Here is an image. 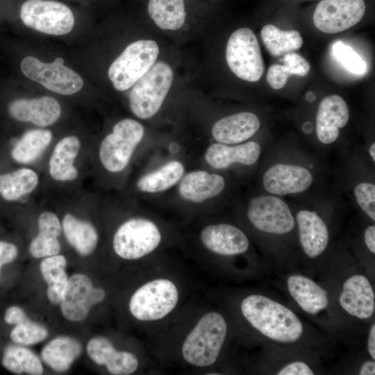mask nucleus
Returning a JSON list of instances; mask_svg holds the SVG:
<instances>
[{
  "mask_svg": "<svg viewBox=\"0 0 375 375\" xmlns=\"http://www.w3.org/2000/svg\"><path fill=\"white\" fill-rule=\"evenodd\" d=\"M367 351L371 358L375 360V324L373 323L370 327L368 340Z\"/></svg>",
  "mask_w": 375,
  "mask_h": 375,
  "instance_id": "obj_45",
  "label": "nucleus"
},
{
  "mask_svg": "<svg viewBox=\"0 0 375 375\" xmlns=\"http://www.w3.org/2000/svg\"><path fill=\"white\" fill-rule=\"evenodd\" d=\"M226 333L227 324L222 315L216 312L205 314L183 342V358L197 367L213 365L219 357Z\"/></svg>",
  "mask_w": 375,
  "mask_h": 375,
  "instance_id": "obj_6",
  "label": "nucleus"
},
{
  "mask_svg": "<svg viewBox=\"0 0 375 375\" xmlns=\"http://www.w3.org/2000/svg\"><path fill=\"white\" fill-rule=\"evenodd\" d=\"M265 146L260 141L248 140L236 144H211L205 152V160L212 168L225 170L235 166L255 167L260 165Z\"/></svg>",
  "mask_w": 375,
  "mask_h": 375,
  "instance_id": "obj_18",
  "label": "nucleus"
},
{
  "mask_svg": "<svg viewBox=\"0 0 375 375\" xmlns=\"http://www.w3.org/2000/svg\"><path fill=\"white\" fill-rule=\"evenodd\" d=\"M19 15L26 26L53 35L69 33L75 22L71 8L55 0H25L19 8Z\"/></svg>",
  "mask_w": 375,
  "mask_h": 375,
  "instance_id": "obj_12",
  "label": "nucleus"
},
{
  "mask_svg": "<svg viewBox=\"0 0 375 375\" xmlns=\"http://www.w3.org/2000/svg\"><path fill=\"white\" fill-rule=\"evenodd\" d=\"M181 178L178 185L180 196L195 203L218 197L227 185L226 180L222 175L203 170L188 172Z\"/></svg>",
  "mask_w": 375,
  "mask_h": 375,
  "instance_id": "obj_25",
  "label": "nucleus"
},
{
  "mask_svg": "<svg viewBox=\"0 0 375 375\" xmlns=\"http://www.w3.org/2000/svg\"><path fill=\"white\" fill-rule=\"evenodd\" d=\"M258 171L260 192L283 198L302 197L328 186L324 156L294 144H268Z\"/></svg>",
  "mask_w": 375,
  "mask_h": 375,
  "instance_id": "obj_1",
  "label": "nucleus"
},
{
  "mask_svg": "<svg viewBox=\"0 0 375 375\" xmlns=\"http://www.w3.org/2000/svg\"><path fill=\"white\" fill-rule=\"evenodd\" d=\"M338 301L343 310L358 319H368L374 314V291L362 274H352L344 281Z\"/></svg>",
  "mask_w": 375,
  "mask_h": 375,
  "instance_id": "obj_20",
  "label": "nucleus"
},
{
  "mask_svg": "<svg viewBox=\"0 0 375 375\" xmlns=\"http://www.w3.org/2000/svg\"><path fill=\"white\" fill-rule=\"evenodd\" d=\"M51 131L42 128L26 131L19 139L6 147L0 154V166L3 163L28 165L35 161L52 140Z\"/></svg>",
  "mask_w": 375,
  "mask_h": 375,
  "instance_id": "obj_24",
  "label": "nucleus"
},
{
  "mask_svg": "<svg viewBox=\"0 0 375 375\" xmlns=\"http://www.w3.org/2000/svg\"><path fill=\"white\" fill-rule=\"evenodd\" d=\"M1 365L6 370L15 374L40 375L44 371L39 358L28 349L17 344H9L4 348Z\"/></svg>",
  "mask_w": 375,
  "mask_h": 375,
  "instance_id": "obj_34",
  "label": "nucleus"
},
{
  "mask_svg": "<svg viewBox=\"0 0 375 375\" xmlns=\"http://www.w3.org/2000/svg\"><path fill=\"white\" fill-rule=\"evenodd\" d=\"M105 297V291L94 287L87 276L75 274L68 278L60 302L61 312L69 321H83L91 308L103 301Z\"/></svg>",
  "mask_w": 375,
  "mask_h": 375,
  "instance_id": "obj_17",
  "label": "nucleus"
},
{
  "mask_svg": "<svg viewBox=\"0 0 375 375\" xmlns=\"http://www.w3.org/2000/svg\"><path fill=\"white\" fill-rule=\"evenodd\" d=\"M173 81L171 67L163 61L155 62L133 85L129 106L140 119H148L160 110Z\"/></svg>",
  "mask_w": 375,
  "mask_h": 375,
  "instance_id": "obj_7",
  "label": "nucleus"
},
{
  "mask_svg": "<svg viewBox=\"0 0 375 375\" xmlns=\"http://www.w3.org/2000/svg\"><path fill=\"white\" fill-rule=\"evenodd\" d=\"M147 8L150 17L162 29L175 31L185 22L184 0H149Z\"/></svg>",
  "mask_w": 375,
  "mask_h": 375,
  "instance_id": "obj_35",
  "label": "nucleus"
},
{
  "mask_svg": "<svg viewBox=\"0 0 375 375\" xmlns=\"http://www.w3.org/2000/svg\"><path fill=\"white\" fill-rule=\"evenodd\" d=\"M240 309L253 328L278 343H294L303 334V326L299 317L285 306L267 297L249 295L242 300Z\"/></svg>",
  "mask_w": 375,
  "mask_h": 375,
  "instance_id": "obj_4",
  "label": "nucleus"
},
{
  "mask_svg": "<svg viewBox=\"0 0 375 375\" xmlns=\"http://www.w3.org/2000/svg\"><path fill=\"white\" fill-rule=\"evenodd\" d=\"M184 171V166L181 162L170 161L142 176L137 182V188L140 191L148 193L165 191L181 179Z\"/></svg>",
  "mask_w": 375,
  "mask_h": 375,
  "instance_id": "obj_33",
  "label": "nucleus"
},
{
  "mask_svg": "<svg viewBox=\"0 0 375 375\" xmlns=\"http://www.w3.org/2000/svg\"><path fill=\"white\" fill-rule=\"evenodd\" d=\"M200 239L208 250L225 256L242 254L250 246L249 240L243 231L226 223L204 227L201 231Z\"/></svg>",
  "mask_w": 375,
  "mask_h": 375,
  "instance_id": "obj_21",
  "label": "nucleus"
},
{
  "mask_svg": "<svg viewBox=\"0 0 375 375\" xmlns=\"http://www.w3.org/2000/svg\"><path fill=\"white\" fill-rule=\"evenodd\" d=\"M306 99L308 102L312 103L316 99V95L313 92L310 91L306 93Z\"/></svg>",
  "mask_w": 375,
  "mask_h": 375,
  "instance_id": "obj_47",
  "label": "nucleus"
},
{
  "mask_svg": "<svg viewBox=\"0 0 375 375\" xmlns=\"http://www.w3.org/2000/svg\"><path fill=\"white\" fill-rule=\"evenodd\" d=\"M82 351L81 344L68 336H60L51 340L42 350L44 362L58 372L69 369Z\"/></svg>",
  "mask_w": 375,
  "mask_h": 375,
  "instance_id": "obj_31",
  "label": "nucleus"
},
{
  "mask_svg": "<svg viewBox=\"0 0 375 375\" xmlns=\"http://www.w3.org/2000/svg\"><path fill=\"white\" fill-rule=\"evenodd\" d=\"M81 150V141L76 135L61 138L55 145L49 160V174L56 181H72L78 176L75 160Z\"/></svg>",
  "mask_w": 375,
  "mask_h": 375,
  "instance_id": "obj_28",
  "label": "nucleus"
},
{
  "mask_svg": "<svg viewBox=\"0 0 375 375\" xmlns=\"http://www.w3.org/2000/svg\"><path fill=\"white\" fill-rule=\"evenodd\" d=\"M261 122L251 112H240L222 117L212 126L213 139L218 143L236 144L252 138L259 131Z\"/></svg>",
  "mask_w": 375,
  "mask_h": 375,
  "instance_id": "obj_22",
  "label": "nucleus"
},
{
  "mask_svg": "<svg viewBox=\"0 0 375 375\" xmlns=\"http://www.w3.org/2000/svg\"><path fill=\"white\" fill-rule=\"evenodd\" d=\"M159 48L154 40L135 41L124 50L108 69L114 88L124 91L131 88L154 65Z\"/></svg>",
  "mask_w": 375,
  "mask_h": 375,
  "instance_id": "obj_8",
  "label": "nucleus"
},
{
  "mask_svg": "<svg viewBox=\"0 0 375 375\" xmlns=\"http://www.w3.org/2000/svg\"><path fill=\"white\" fill-rule=\"evenodd\" d=\"M144 134V126L135 119H124L116 123L112 132L103 139L99 147V156L103 167L111 173L123 171Z\"/></svg>",
  "mask_w": 375,
  "mask_h": 375,
  "instance_id": "obj_10",
  "label": "nucleus"
},
{
  "mask_svg": "<svg viewBox=\"0 0 375 375\" xmlns=\"http://www.w3.org/2000/svg\"><path fill=\"white\" fill-rule=\"evenodd\" d=\"M6 112L9 117L16 122L46 127L58 120L61 107L53 97L44 96L12 100L7 105Z\"/></svg>",
  "mask_w": 375,
  "mask_h": 375,
  "instance_id": "obj_19",
  "label": "nucleus"
},
{
  "mask_svg": "<svg viewBox=\"0 0 375 375\" xmlns=\"http://www.w3.org/2000/svg\"><path fill=\"white\" fill-rule=\"evenodd\" d=\"M66 267L65 257L58 254L47 256L40 262L42 276L48 284L47 295L52 303H60L62 301L68 281Z\"/></svg>",
  "mask_w": 375,
  "mask_h": 375,
  "instance_id": "obj_32",
  "label": "nucleus"
},
{
  "mask_svg": "<svg viewBox=\"0 0 375 375\" xmlns=\"http://www.w3.org/2000/svg\"><path fill=\"white\" fill-rule=\"evenodd\" d=\"M161 241L157 225L150 219L135 217L121 224L112 241L116 254L126 260H136L153 251Z\"/></svg>",
  "mask_w": 375,
  "mask_h": 375,
  "instance_id": "obj_14",
  "label": "nucleus"
},
{
  "mask_svg": "<svg viewBox=\"0 0 375 375\" xmlns=\"http://www.w3.org/2000/svg\"><path fill=\"white\" fill-rule=\"evenodd\" d=\"M362 240L364 244L369 252L375 254V225L374 222H371L367 225L363 231Z\"/></svg>",
  "mask_w": 375,
  "mask_h": 375,
  "instance_id": "obj_44",
  "label": "nucleus"
},
{
  "mask_svg": "<svg viewBox=\"0 0 375 375\" xmlns=\"http://www.w3.org/2000/svg\"><path fill=\"white\" fill-rule=\"evenodd\" d=\"M20 68L25 76L60 94H73L83 86L81 76L64 65L62 58L46 63L33 56H26L22 60Z\"/></svg>",
  "mask_w": 375,
  "mask_h": 375,
  "instance_id": "obj_15",
  "label": "nucleus"
},
{
  "mask_svg": "<svg viewBox=\"0 0 375 375\" xmlns=\"http://www.w3.org/2000/svg\"><path fill=\"white\" fill-rule=\"evenodd\" d=\"M87 353L96 364L106 365L114 375H128L138 367V360L130 352L117 351L111 341L102 336L91 339L87 345Z\"/></svg>",
  "mask_w": 375,
  "mask_h": 375,
  "instance_id": "obj_23",
  "label": "nucleus"
},
{
  "mask_svg": "<svg viewBox=\"0 0 375 375\" xmlns=\"http://www.w3.org/2000/svg\"><path fill=\"white\" fill-rule=\"evenodd\" d=\"M230 69L240 78L256 82L262 77L265 64L258 41L249 28H242L230 36L226 49Z\"/></svg>",
  "mask_w": 375,
  "mask_h": 375,
  "instance_id": "obj_13",
  "label": "nucleus"
},
{
  "mask_svg": "<svg viewBox=\"0 0 375 375\" xmlns=\"http://www.w3.org/2000/svg\"><path fill=\"white\" fill-rule=\"evenodd\" d=\"M293 199L290 204L299 247L306 257L316 259L328 249L331 221L340 212L343 205L338 192L329 185Z\"/></svg>",
  "mask_w": 375,
  "mask_h": 375,
  "instance_id": "obj_2",
  "label": "nucleus"
},
{
  "mask_svg": "<svg viewBox=\"0 0 375 375\" xmlns=\"http://www.w3.org/2000/svg\"><path fill=\"white\" fill-rule=\"evenodd\" d=\"M244 214L266 242H285L297 235L293 209L285 198L260 192L248 199Z\"/></svg>",
  "mask_w": 375,
  "mask_h": 375,
  "instance_id": "obj_5",
  "label": "nucleus"
},
{
  "mask_svg": "<svg viewBox=\"0 0 375 375\" xmlns=\"http://www.w3.org/2000/svg\"><path fill=\"white\" fill-rule=\"evenodd\" d=\"M38 183V174L29 167H0V203L14 205L33 192Z\"/></svg>",
  "mask_w": 375,
  "mask_h": 375,
  "instance_id": "obj_26",
  "label": "nucleus"
},
{
  "mask_svg": "<svg viewBox=\"0 0 375 375\" xmlns=\"http://www.w3.org/2000/svg\"><path fill=\"white\" fill-rule=\"evenodd\" d=\"M290 294L305 312L316 315L329 306L327 291L310 278L292 274L287 278Z\"/></svg>",
  "mask_w": 375,
  "mask_h": 375,
  "instance_id": "obj_27",
  "label": "nucleus"
},
{
  "mask_svg": "<svg viewBox=\"0 0 375 375\" xmlns=\"http://www.w3.org/2000/svg\"><path fill=\"white\" fill-rule=\"evenodd\" d=\"M334 171L338 190L348 197L354 208L366 219L375 222V166L361 147H348L340 152Z\"/></svg>",
  "mask_w": 375,
  "mask_h": 375,
  "instance_id": "obj_3",
  "label": "nucleus"
},
{
  "mask_svg": "<svg viewBox=\"0 0 375 375\" xmlns=\"http://www.w3.org/2000/svg\"><path fill=\"white\" fill-rule=\"evenodd\" d=\"M283 62L290 76H303L307 75L310 69L309 62L297 53L290 52L285 54Z\"/></svg>",
  "mask_w": 375,
  "mask_h": 375,
  "instance_id": "obj_39",
  "label": "nucleus"
},
{
  "mask_svg": "<svg viewBox=\"0 0 375 375\" xmlns=\"http://www.w3.org/2000/svg\"><path fill=\"white\" fill-rule=\"evenodd\" d=\"M278 375H313L311 367L305 362L293 361L282 367L276 373Z\"/></svg>",
  "mask_w": 375,
  "mask_h": 375,
  "instance_id": "obj_42",
  "label": "nucleus"
},
{
  "mask_svg": "<svg viewBox=\"0 0 375 375\" xmlns=\"http://www.w3.org/2000/svg\"><path fill=\"white\" fill-rule=\"evenodd\" d=\"M332 53L335 59L349 72L359 75L365 73L366 62L351 47L337 41L333 45Z\"/></svg>",
  "mask_w": 375,
  "mask_h": 375,
  "instance_id": "obj_38",
  "label": "nucleus"
},
{
  "mask_svg": "<svg viewBox=\"0 0 375 375\" xmlns=\"http://www.w3.org/2000/svg\"><path fill=\"white\" fill-rule=\"evenodd\" d=\"M358 374L360 375H374L375 362L374 360L365 361L360 367Z\"/></svg>",
  "mask_w": 375,
  "mask_h": 375,
  "instance_id": "obj_46",
  "label": "nucleus"
},
{
  "mask_svg": "<svg viewBox=\"0 0 375 375\" xmlns=\"http://www.w3.org/2000/svg\"><path fill=\"white\" fill-rule=\"evenodd\" d=\"M260 35L266 49L274 56L292 52L303 44V38L297 31H282L272 24L265 25Z\"/></svg>",
  "mask_w": 375,
  "mask_h": 375,
  "instance_id": "obj_36",
  "label": "nucleus"
},
{
  "mask_svg": "<svg viewBox=\"0 0 375 375\" xmlns=\"http://www.w3.org/2000/svg\"><path fill=\"white\" fill-rule=\"evenodd\" d=\"M28 319L24 310L18 306H11L5 310L3 320L8 325L15 326Z\"/></svg>",
  "mask_w": 375,
  "mask_h": 375,
  "instance_id": "obj_43",
  "label": "nucleus"
},
{
  "mask_svg": "<svg viewBox=\"0 0 375 375\" xmlns=\"http://www.w3.org/2000/svg\"><path fill=\"white\" fill-rule=\"evenodd\" d=\"M38 233L29 245V252L34 258H40L56 255L60 250L58 238L62 224L53 212L44 211L38 219Z\"/></svg>",
  "mask_w": 375,
  "mask_h": 375,
  "instance_id": "obj_29",
  "label": "nucleus"
},
{
  "mask_svg": "<svg viewBox=\"0 0 375 375\" xmlns=\"http://www.w3.org/2000/svg\"><path fill=\"white\" fill-rule=\"evenodd\" d=\"M178 300V292L170 280L158 278L140 287L132 295L129 310L140 321L160 319L170 313Z\"/></svg>",
  "mask_w": 375,
  "mask_h": 375,
  "instance_id": "obj_11",
  "label": "nucleus"
},
{
  "mask_svg": "<svg viewBox=\"0 0 375 375\" xmlns=\"http://www.w3.org/2000/svg\"><path fill=\"white\" fill-rule=\"evenodd\" d=\"M289 76L283 65L274 64L268 69L267 81L273 89L279 90L285 86Z\"/></svg>",
  "mask_w": 375,
  "mask_h": 375,
  "instance_id": "obj_40",
  "label": "nucleus"
},
{
  "mask_svg": "<svg viewBox=\"0 0 375 375\" xmlns=\"http://www.w3.org/2000/svg\"><path fill=\"white\" fill-rule=\"evenodd\" d=\"M19 255L17 245L9 240H0V278L5 265L13 262Z\"/></svg>",
  "mask_w": 375,
  "mask_h": 375,
  "instance_id": "obj_41",
  "label": "nucleus"
},
{
  "mask_svg": "<svg viewBox=\"0 0 375 375\" xmlns=\"http://www.w3.org/2000/svg\"><path fill=\"white\" fill-rule=\"evenodd\" d=\"M61 224L67 242L80 255L85 256L94 252L99 236L95 227L90 222L68 212L64 215Z\"/></svg>",
  "mask_w": 375,
  "mask_h": 375,
  "instance_id": "obj_30",
  "label": "nucleus"
},
{
  "mask_svg": "<svg viewBox=\"0 0 375 375\" xmlns=\"http://www.w3.org/2000/svg\"><path fill=\"white\" fill-rule=\"evenodd\" d=\"M349 119V106L341 96L331 94L322 99L317 109L315 125H312L316 144L313 150L322 156L331 151H341V132Z\"/></svg>",
  "mask_w": 375,
  "mask_h": 375,
  "instance_id": "obj_9",
  "label": "nucleus"
},
{
  "mask_svg": "<svg viewBox=\"0 0 375 375\" xmlns=\"http://www.w3.org/2000/svg\"><path fill=\"white\" fill-rule=\"evenodd\" d=\"M365 10L364 0H322L315 10L313 22L325 33H337L357 24Z\"/></svg>",
  "mask_w": 375,
  "mask_h": 375,
  "instance_id": "obj_16",
  "label": "nucleus"
},
{
  "mask_svg": "<svg viewBox=\"0 0 375 375\" xmlns=\"http://www.w3.org/2000/svg\"><path fill=\"white\" fill-rule=\"evenodd\" d=\"M9 335L14 344L31 345L44 340L48 331L43 326L27 319L14 326Z\"/></svg>",
  "mask_w": 375,
  "mask_h": 375,
  "instance_id": "obj_37",
  "label": "nucleus"
}]
</instances>
